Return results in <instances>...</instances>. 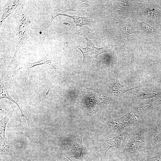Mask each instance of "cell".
<instances>
[{"mask_svg": "<svg viewBox=\"0 0 161 161\" xmlns=\"http://www.w3.org/2000/svg\"><path fill=\"white\" fill-rule=\"evenodd\" d=\"M0 154H10L14 152L15 150L17 148L16 145H10L4 143H3L1 142H0Z\"/></svg>", "mask_w": 161, "mask_h": 161, "instance_id": "obj_17", "label": "cell"}, {"mask_svg": "<svg viewBox=\"0 0 161 161\" xmlns=\"http://www.w3.org/2000/svg\"><path fill=\"white\" fill-rule=\"evenodd\" d=\"M126 145L119 149L117 156L121 161H136L148 146L146 123L139 122L132 127Z\"/></svg>", "mask_w": 161, "mask_h": 161, "instance_id": "obj_1", "label": "cell"}, {"mask_svg": "<svg viewBox=\"0 0 161 161\" xmlns=\"http://www.w3.org/2000/svg\"><path fill=\"white\" fill-rule=\"evenodd\" d=\"M160 104H161V98L157 97L134 106L131 112L139 120L151 109Z\"/></svg>", "mask_w": 161, "mask_h": 161, "instance_id": "obj_10", "label": "cell"}, {"mask_svg": "<svg viewBox=\"0 0 161 161\" xmlns=\"http://www.w3.org/2000/svg\"><path fill=\"white\" fill-rule=\"evenodd\" d=\"M133 126L126 129L118 135L107 139H100L94 140L90 138L93 145V148L97 156L101 160L106 158L108 151L112 148L118 149L122 143L128 136Z\"/></svg>", "mask_w": 161, "mask_h": 161, "instance_id": "obj_3", "label": "cell"}, {"mask_svg": "<svg viewBox=\"0 0 161 161\" xmlns=\"http://www.w3.org/2000/svg\"><path fill=\"white\" fill-rule=\"evenodd\" d=\"M139 120L131 112H128L119 118L108 120L106 123L104 136L112 137L124 129L136 125Z\"/></svg>", "mask_w": 161, "mask_h": 161, "instance_id": "obj_4", "label": "cell"}, {"mask_svg": "<svg viewBox=\"0 0 161 161\" xmlns=\"http://www.w3.org/2000/svg\"><path fill=\"white\" fill-rule=\"evenodd\" d=\"M58 57L57 54L54 52H49L41 60L33 62H27L25 65L27 69H30V72L31 69L38 65L44 64L51 66L54 69L55 75L52 81L49 88L47 91L49 92L52 82L55 78L57 73L61 71V69L58 64Z\"/></svg>", "mask_w": 161, "mask_h": 161, "instance_id": "obj_7", "label": "cell"}, {"mask_svg": "<svg viewBox=\"0 0 161 161\" xmlns=\"http://www.w3.org/2000/svg\"><path fill=\"white\" fill-rule=\"evenodd\" d=\"M147 124L148 129V146L156 148L161 135V120H156Z\"/></svg>", "mask_w": 161, "mask_h": 161, "instance_id": "obj_11", "label": "cell"}, {"mask_svg": "<svg viewBox=\"0 0 161 161\" xmlns=\"http://www.w3.org/2000/svg\"><path fill=\"white\" fill-rule=\"evenodd\" d=\"M84 132L79 131L72 134L65 145V157L70 161H83L81 157L83 151L89 148L84 147L82 141Z\"/></svg>", "mask_w": 161, "mask_h": 161, "instance_id": "obj_5", "label": "cell"}, {"mask_svg": "<svg viewBox=\"0 0 161 161\" xmlns=\"http://www.w3.org/2000/svg\"><path fill=\"white\" fill-rule=\"evenodd\" d=\"M23 0H8L4 6L0 21V27L5 19L24 1Z\"/></svg>", "mask_w": 161, "mask_h": 161, "instance_id": "obj_12", "label": "cell"}, {"mask_svg": "<svg viewBox=\"0 0 161 161\" xmlns=\"http://www.w3.org/2000/svg\"><path fill=\"white\" fill-rule=\"evenodd\" d=\"M101 161H111L110 160L105 158L104 159L101 160Z\"/></svg>", "mask_w": 161, "mask_h": 161, "instance_id": "obj_21", "label": "cell"}, {"mask_svg": "<svg viewBox=\"0 0 161 161\" xmlns=\"http://www.w3.org/2000/svg\"><path fill=\"white\" fill-rule=\"evenodd\" d=\"M25 4L24 1L17 10L16 48L14 54L7 66V69L11 67L16 60L18 51L21 46L34 37V33L30 27L28 14L25 10Z\"/></svg>", "mask_w": 161, "mask_h": 161, "instance_id": "obj_2", "label": "cell"}, {"mask_svg": "<svg viewBox=\"0 0 161 161\" xmlns=\"http://www.w3.org/2000/svg\"><path fill=\"white\" fill-rule=\"evenodd\" d=\"M14 112V108L10 110L6 116L0 121V138L1 142H7L5 135L6 126L9 120L12 118Z\"/></svg>", "mask_w": 161, "mask_h": 161, "instance_id": "obj_15", "label": "cell"}, {"mask_svg": "<svg viewBox=\"0 0 161 161\" xmlns=\"http://www.w3.org/2000/svg\"><path fill=\"white\" fill-rule=\"evenodd\" d=\"M145 161H161L158 149L148 146L141 154Z\"/></svg>", "mask_w": 161, "mask_h": 161, "instance_id": "obj_14", "label": "cell"}, {"mask_svg": "<svg viewBox=\"0 0 161 161\" xmlns=\"http://www.w3.org/2000/svg\"><path fill=\"white\" fill-rule=\"evenodd\" d=\"M69 160L68 159H67V158L65 157L64 158V161H69Z\"/></svg>", "mask_w": 161, "mask_h": 161, "instance_id": "obj_22", "label": "cell"}, {"mask_svg": "<svg viewBox=\"0 0 161 161\" xmlns=\"http://www.w3.org/2000/svg\"><path fill=\"white\" fill-rule=\"evenodd\" d=\"M136 161H145L144 158L141 155L140 158Z\"/></svg>", "mask_w": 161, "mask_h": 161, "instance_id": "obj_19", "label": "cell"}, {"mask_svg": "<svg viewBox=\"0 0 161 161\" xmlns=\"http://www.w3.org/2000/svg\"><path fill=\"white\" fill-rule=\"evenodd\" d=\"M59 16H63L68 17L72 18L76 26H79L82 27L84 25H87L92 27L90 22L87 19V18L85 17H80L75 15L71 16L67 14H60L53 13L52 14L50 18V23H52L53 20L56 17Z\"/></svg>", "mask_w": 161, "mask_h": 161, "instance_id": "obj_13", "label": "cell"}, {"mask_svg": "<svg viewBox=\"0 0 161 161\" xmlns=\"http://www.w3.org/2000/svg\"><path fill=\"white\" fill-rule=\"evenodd\" d=\"M16 161H27L24 158H19Z\"/></svg>", "mask_w": 161, "mask_h": 161, "instance_id": "obj_20", "label": "cell"}, {"mask_svg": "<svg viewBox=\"0 0 161 161\" xmlns=\"http://www.w3.org/2000/svg\"><path fill=\"white\" fill-rule=\"evenodd\" d=\"M161 147V135L158 139L156 148L158 149Z\"/></svg>", "mask_w": 161, "mask_h": 161, "instance_id": "obj_18", "label": "cell"}, {"mask_svg": "<svg viewBox=\"0 0 161 161\" xmlns=\"http://www.w3.org/2000/svg\"><path fill=\"white\" fill-rule=\"evenodd\" d=\"M58 4L54 7V12L55 13L64 14L70 11L78 12L81 10L83 7H88V4L83 0L59 1Z\"/></svg>", "mask_w": 161, "mask_h": 161, "instance_id": "obj_8", "label": "cell"}, {"mask_svg": "<svg viewBox=\"0 0 161 161\" xmlns=\"http://www.w3.org/2000/svg\"><path fill=\"white\" fill-rule=\"evenodd\" d=\"M4 83V80L2 77L1 79L0 83V99L1 100L2 99L6 98L18 105V102L15 101L11 97L9 94L7 89L5 87Z\"/></svg>", "mask_w": 161, "mask_h": 161, "instance_id": "obj_16", "label": "cell"}, {"mask_svg": "<svg viewBox=\"0 0 161 161\" xmlns=\"http://www.w3.org/2000/svg\"><path fill=\"white\" fill-rule=\"evenodd\" d=\"M79 34L83 36L87 41V45L85 48L77 45L76 46L82 52L83 56V62L85 64H92L97 56L102 53L108 52L109 50L107 47H97L85 34L80 33Z\"/></svg>", "mask_w": 161, "mask_h": 161, "instance_id": "obj_6", "label": "cell"}, {"mask_svg": "<svg viewBox=\"0 0 161 161\" xmlns=\"http://www.w3.org/2000/svg\"><path fill=\"white\" fill-rule=\"evenodd\" d=\"M106 83V86L112 90L114 98L118 102L121 100L123 95L127 91L137 87L129 89H125L120 83L118 74L116 72L113 73L110 75Z\"/></svg>", "mask_w": 161, "mask_h": 161, "instance_id": "obj_9", "label": "cell"}]
</instances>
